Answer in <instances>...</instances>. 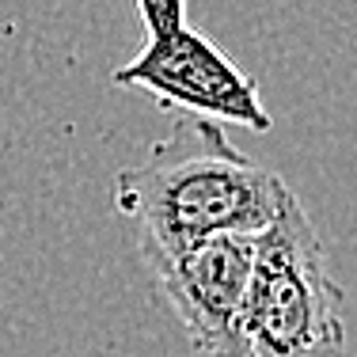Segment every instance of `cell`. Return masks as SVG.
<instances>
[{
  "instance_id": "obj_1",
  "label": "cell",
  "mask_w": 357,
  "mask_h": 357,
  "mask_svg": "<svg viewBox=\"0 0 357 357\" xmlns=\"http://www.w3.org/2000/svg\"><path fill=\"white\" fill-rule=\"evenodd\" d=\"M289 186L232 149L213 118L186 114L152 152L114 175V209L144 240L186 243L220 232H262Z\"/></svg>"
},
{
  "instance_id": "obj_2",
  "label": "cell",
  "mask_w": 357,
  "mask_h": 357,
  "mask_svg": "<svg viewBox=\"0 0 357 357\" xmlns=\"http://www.w3.org/2000/svg\"><path fill=\"white\" fill-rule=\"evenodd\" d=\"M240 327L243 357H346L342 289L293 190L255 240Z\"/></svg>"
},
{
  "instance_id": "obj_3",
  "label": "cell",
  "mask_w": 357,
  "mask_h": 357,
  "mask_svg": "<svg viewBox=\"0 0 357 357\" xmlns=\"http://www.w3.org/2000/svg\"><path fill=\"white\" fill-rule=\"evenodd\" d=\"M259 232H220L186 243L141 236V255L164 301L206 357H243V296Z\"/></svg>"
},
{
  "instance_id": "obj_4",
  "label": "cell",
  "mask_w": 357,
  "mask_h": 357,
  "mask_svg": "<svg viewBox=\"0 0 357 357\" xmlns=\"http://www.w3.org/2000/svg\"><path fill=\"white\" fill-rule=\"evenodd\" d=\"M118 88L152 96L164 110H183L194 118L236 122L243 130L266 133L274 126L255 80L228 61V54L206 35L183 23L164 38H144L141 54L114 69Z\"/></svg>"
},
{
  "instance_id": "obj_5",
  "label": "cell",
  "mask_w": 357,
  "mask_h": 357,
  "mask_svg": "<svg viewBox=\"0 0 357 357\" xmlns=\"http://www.w3.org/2000/svg\"><path fill=\"white\" fill-rule=\"evenodd\" d=\"M137 12L144 23V38H164L183 27V20H186L183 0H137Z\"/></svg>"
}]
</instances>
